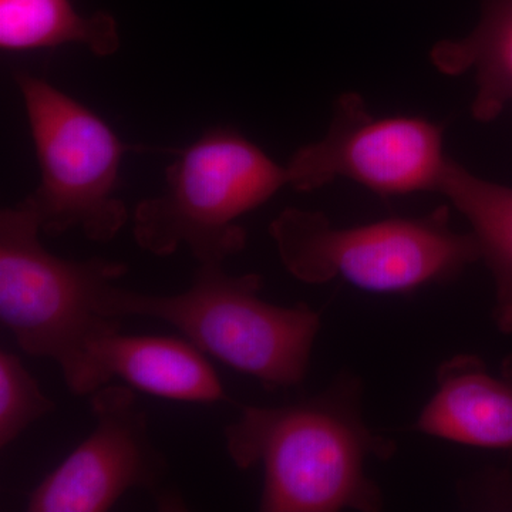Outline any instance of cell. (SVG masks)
<instances>
[{
  "label": "cell",
  "mask_w": 512,
  "mask_h": 512,
  "mask_svg": "<svg viewBox=\"0 0 512 512\" xmlns=\"http://www.w3.org/2000/svg\"><path fill=\"white\" fill-rule=\"evenodd\" d=\"M79 43L96 56L120 49L116 19L99 12L83 16L72 0H0V47L6 52Z\"/></svg>",
  "instance_id": "cell-13"
},
{
  "label": "cell",
  "mask_w": 512,
  "mask_h": 512,
  "mask_svg": "<svg viewBox=\"0 0 512 512\" xmlns=\"http://www.w3.org/2000/svg\"><path fill=\"white\" fill-rule=\"evenodd\" d=\"M426 436L464 446L512 448V357L494 375L478 356L457 355L437 369V389L416 421Z\"/></svg>",
  "instance_id": "cell-10"
},
{
  "label": "cell",
  "mask_w": 512,
  "mask_h": 512,
  "mask_svg": "<svg viewBox=\"0 0 512 512\" xmlns=\"http://www.w3.org/2000/svg\"><path fill=\"white\" fill-rule=\"evenodd\" d=\"M269 235L286 271L303 284L343 279L369 292L404 293L453 281L481 259L474 235L451 227L447 207L350 228L333 227L319 211L286 208Z\"/></svg>",
  "instance_id": "cell-3"
},
{
  "label": "cell",
  "mask_w": 512,
  "mask_h": 512,
  "mask_svg": "<svg viewBox=\"0 0 512 512\" xmlns=\"http://www.w3.org/2000/svg\"><path fill=\"white\" fill-rule=\"evenodd\" d=\"M239 470L264 468L259 511L372 512L379 487L367 477L372 458L389 460L396 444L369 429L359 379L340 375L322 393L279 407L242 406L224 429Z\"/></svg>",
  "instance_id": "cell-1"
},
{
  "label": "cell",
  "mask_w": 512,
  "mask_h": 512,
  "mask_svg": "<svg viewBox=\"0 0 512 512\" xmlns=\"http://www.w3.org/2000/svg\"><path fill=\"white\" fill-rule=\"evenodd\" d=\"M94 429L28 494L30 512L109 511L127 491L143 490L163 511H183L167 458L148 430L147 414L126 384L90 394Z\"/></svg>",
  "instance_id": "cell-7"
},
{
  "label": "cell",
  "mask_w": 512,
  "mask_h": 512,
  "mask_svg": "<svg viewBox=\"0 0 512 512\" xmlns=\"http://www.w3.org/2000/svg\"><path fill=\"white\" fill-rule=\"evenodd\" d=\"M285 185L286 167L247 138L208 131L167 168L163 192L138 202L134 239L151 255L170 256L185 245L200 264H224L247 245L239 218Z\"/></svg>",
  "instance_id": "cell-4"
},
{
  "label": "cell",
  "mask_w": 512,
  "mask_h": 512,
  "mask_svg": "<svg viewBox=\"0 0 512 512\" xmlns=\"http://www.w3.org/2000/svg\"><path fill=\"white\" fill-rule=\"evenodd\" d=\"M430 59L448 76L473 70L477 96L471 114L481 123L497 119L512 103V0H485L477 28L461 39L440 40Z\"/></svg>",
  "instance_id": "cell-12"
},
{
  "label": "cell",
  "mask_w": 512,
  "mask_h": 512,
  "mask_svg": "<svg viewBox=\"0 0 512 512\" xmlns=\"http://www.w3.org/2000/svg\"><path fill=\"white\" fill-rule=\"evenodd\" d=\"M35 143L40 183L28 200L42 234L82 229L93 242H110L128 221L119 197L127 147L110 126L42 77L15 73Z\"/></svg>",
  "instance_id": "cell-6"
},
{
  "label": "cell",
  "mask_w": 512,
  "mask_h": 512,
  "mask_svg": "<svg viewBox=\"0 0 512 512\" xmlns=\"http://www.w3.org/2000/svg\"><path fill=\"white\" fill-rule=\"evenodd\" d=\"M262 286L261 275H229L222 264H200L185 292L147 295L109 282L96 305L114 318L163 320L205 355L255 377L265 389H291L308 373L320 316L306 303L266 302Z\"/></svg>",
  "instance_id": "cell-2"
},
{
  "label": "cell",
  "mask_w": 512,
  "mask_h": 512,
  "mask_svg": "<svg viewBox=\"0 0 512 512\" xmlns=\"http://www.w3.org/2000/svg\"><path fill=\"white\" fill-rule=\"evenodd\" d=\"M28 198L0 212V322L30 356L53 360L66 376L90 340L123 328L97 309L100 289L127 274L126 264L70 261L40 242Z\"/></svg>",
  "instance_id": "cell-5"
},
{
  "label": "cell",
  "mask_w": 512,
  "mask_h": 512,
  "mask_svg": "<svg viewBox=\"0 0 512 512\" xmlns=\"http://www.w3.org/2000/svg\"><path fill=\"white\" fill-rule=\"evenodd\" d=\"M55 410L22 360L0 350V447L6 448L33 423Z\"/></svg>",
  "instance_id": "cell-14"
},
{
  "label": "cell",
  "mask_w": 512,
  "mask_h": 512,
  "mask_svg": "<svg viewBox=\"0 0 512 512\" xmlns=\"http://www.w3.org/2000/svg\"><path fill=\"white\" fill-rule=\"evenodd\" d=\"M446 163L439 124L420 117L377 119L363 97L350 92L336 100L326 136L299 148L286 171L288 185L296 191L349 178L390 197L439 191Z\"/></svg>",
  "instance_id": "cell-8"
},
{
  "label": "cell",
  "mask_w": 512,
  "mask_h": 512,
  "mask_svg": "<svg viewBox=\"0 0 512 512\" xmlns=\"http://www.w3.org/2000/svg\"><path fill=\"white\" fill-rule=\"evenodd\" d=\"M64 377L74 396H90L113 379L175 402H227L224 384L205 353L188 340L131 336L119 330L87 343Z\"/></svg>",
  "instance_id": "cell-9"
},
{
  "label": "cell",
  "mask_w": 512,
  "mask_h": 512,
  "mask_svg": "<svg viewBox=\"0 0 512 512\" xmlns=\"http://www.w3.org/2000/svg\"><path fill=\"white\" fill-rule=\"evenodd\" d=\"M439 192L470 222L494 279L495 323L512 335V188L483 180L447 158Z\"/></svg>",
  "instance_id": "cell-11"
}]
</instances>
